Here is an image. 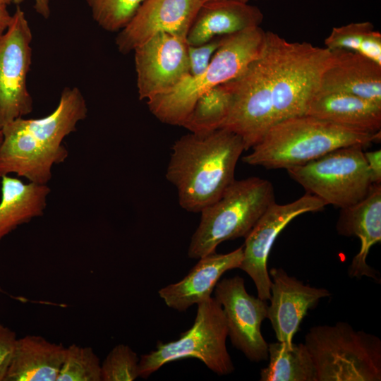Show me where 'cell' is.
Listing matches in <instances>:
<instances>
[{
  "label": "cell",
  "instance_id": "obj_5",
  "mask_svg": "<svg viewBox=\"0 0 381 381\" xmlns=\"http://www.w3.org/2000/svg\"><path fill=\"white\" fill-rule=\"evenodd\" d=\"M270 56L273 124L306 114L332 51L309 42H291L266 31Z\"/></svg>",
  "mask_w": 381,
  "mask_h": 381
},
{
  "label": "cell",
  "instance_id": "obj_27",
  "mask_svg": "<svg viewBox=\"0 0 381 381\" xmlns=\"http://www.w3.org/2000/svg\"><path fill=\"white\" fill-rule=\"evenodd\" d=\"M56 381H102L99 358L91 347L70 345Z\"/></svg>",
  "mask_w": 381,
  "mask_h": 381
},
{
  "label": "cell",
  "instance_id": "obj_4",
  "mask_svg": "<svg viewBox=\"0 0 381 381\" xmlns=\"http://www.w3.org/2000/svg\"><path fill=\"white\" fill-rule=\"evenodd\" d=\"M265 35L259 25L225 35L203 72L147 101L150 112L162 123L181 126L201 95L236 78L260 55Z\"/></svg>",
  "mask_w": 381,
  "mask_h": 381
},
{
  "label": "cell",
  "instance_id": "obj_9",
  "mask_svg": "<svg viewBox=\"0 0 381 381\" xmlns=\"http://www.w3.org/2000/svg\"><path fill=\"white\" fill-rule=\"evenodd\" d=\"M363 149L359 145L341 147L286 171L325 205L346 207L363 200L373 184Z\"/></svg>",
  "mask_w": 381,
  "mask_h": 381
},
{
  "label": "cell",
  "instance_id": "obj_26",
  "mask_svg": "<svg viewBox=\"0 0 381 381\" xmlns=\"http://www.w3.org/2000/svg\"><path fill=\"white\" fill-rule=\"evenodd\" d=\"M325 47L357 52L370 59H377L381 53V34L368 21L351 23L333 28L325 40Z\"/></svg>",
  "mask_w": 381,
  "mask_h": 381
},
{
  "label": "cell",
  "instance_id": "obj_32",
  "mask_svg": "<svg viewBox=\"0 0 381 381\" xmlns=\"http://www.w3.org/2000/svg\"><path fill=\"white\" fill-rule=\"evenodd\" d=\"M373 183H381V151L364 152Z\"/></svg>",
  "mask_w": 381,
  "mask_h": 381
},
{
  "label": "cell",
  "instance_id": "obj_11",
  "mask_svg": "<svg viewBox=\"0 0 381 381\" xmlns=\"http://www.w3.org/2000/svg\"><path fill=\"white\" fill-rule=\"evenodd\" d=\"M32 33L25 12L17 6L0 35V128L30 114L33 102L27 78L32 64Z\"/></svg>",
  "mask_w": 381,
  "mask_h": 381
},
{
  "label": "cell",
  "instance_id": "obj_30",
  "mask_svg": "<svg viewBox=\"0 0 381 381\" xmlns=\"http://www.w3.org/2000/svg\"><path fill=\"white\" fill-rule=\"evenodd\" d=\"M224 36L216 37L200 45H188V55L190 75L195 76L204 71L215 52L222 44Z\"/></svg>",
  "mask_w": 381,
  "mask_h": 381
},
{
  "label": "cell",
  "instance_id": "obj_12",
  "mask_svg": "<svg viewBox=\"0 0 381 381\" xmlns=\"http://www.w3.org/2000/svg\"><path fill=\"white\" fill-rule=\"evenodd\" d=\"M325 203L306 193L300 198L284 205L271 204L245 237L243 259L238 268L253 281L258 297L270 298L271 279L267 270V259L279 234L295 217L307 212L322 210Z\"/></svg>",
  "mask_w": 381,
  "mask_h": 381
},
{
  "label": "cell",
  "instance_id": "obj_29",
  "mask_svg": "<svg viewBox=\"0 0 381 381\" xmlns=\"http://www.w3.org/2000/svg\"><path fill=\"white\" fill-rule=\"evenodd\" d=\"M139 358L126 344L115 346L101 364L102 381H133L139 377Z\"/></svg>",
  "mask_w": 381,
  "mask_h": 381
},
{
  "label": "cell",
  "instance_id": "obj_24",
  "mask_svg": "<svg viewBox=\"0 0 381 381\" xmlns=\"http://www.w3.org/2000/svg\"><path fill=\"white\" fill-rule=\"evenodd\" d=\"M267 367L261 369V381H317L313 358L305 344H268Z\"/></svg>",
  "mask_w": 381,
  "mask_h": 381
},
{
  "label": "cell",
  "instance_id": "obj_18",
  "mask_svg": "<svg viewBox=\"0 0 381 381\" xmlns=\"http://www.w3.org/2000/svg\"><path fill=\"white\" fill-rule=\"evenodd\" d=\"M243 255V246L225 254L214 252L205 255L181 281L159 289V296L168 307L186 311L211 297L222 274L238 268Z\"/></svg>",
  "mask_w": 381,
  "mask_h": 381
},
{
  "label": "cell",
  "instance_id": "obj_33",
  "mask_svg": "<svg viewBox=\"0 0 381 381\" xmlns=\"http://www.w3.org/2000/svg\"><path fill=\"white\" fill-rule=\"evenodd\" d=\"M12 19V15L8 12L7 6L0 3V35L8 28Z\"/></svg>",
  "mask_w": 381,
  "mask_h": 381
},
{
  "label": "cell",
  "instance_id": "obj_34",
  "mask_svg": "<svg viewBox=\"0 0 381 381\" xmlns=\"http://www.w3.org/2000/svg\"><path fill=\"white\" fill-rule=\"evenodd\" d=\"M35 11L45 19L50 16L49 0H33Z\"/></svg>",
  "mask_w": 381,
  "mask_h": 381
},
{
  "label": "cell",
  "instance_id": "obj_15",
  "mask_svg": "<svg viewBox=\"0 0 381 381\" xmlns=\"http://www.w3.org/2000/svg\"><path fill=\"white\" fill-rule=\"evenodd\" d=\"M202 4L200 0H145L119 32L116 38L119 51L133 52L161 32L186 38Z\"/></svg>",
  "mask_w": 381,
  "mask_h": 381
},
{
  "label": "cell",
  "instance_id": "obj_8",
  "mask_svg": "<svg viewBox=\"0 0 381 381\" xmlns=\"http://www.w3.org/2000/svg\"><path fill=\"white\" fill-rule=\"evenodd\" d=\"M227 337L222 306L211 296L198 304L193 325L178 339L159 341L155 350L140 356L139 377L147 379L164 364L187 358L199 359L218 375L230 374L234 366L226 349Z\"/></svg>",
  "mask_w": 381,
  "mask_h": 381
},
{
  "label": "cell",
  "instance_id": "obj_10",
  "mask_svg": "<svg viewBox=\"0 0 381 381\" xmlns=\"http://www.w3.org/2000/svg\"><path fill=\"white\" fill-rule=\"evenodd\" d=\"M228 83L232 102L221 128L241 137L247 150L273 125L270 56L265 40L260 55Z\"/></svg>",
  "mask_w": 381,
  "mask_h": 381
},
{
  "label": "cell",
  "instance_id": "obj_7",
  "mask_svg": "<svg viewBox=\"0 0 381 381\" xmlns=\"http://www.w3.org/2000/svg\"><path fill=\"white\" fill-rule=\"evenodd\" d=\"M317 381H380L381 341L345 322L318 325L305 336Z\"/></svg>",
  "mask_w": 381,
  "mask_h": 381
},
{
  "label": "cell",
  "instance_id": "obj_35",
  "mask_svg": "<svg viewBox=\"0 0 381 381\" xmlns=\"http://www.w3.org/2000/svg\"><path fill=\"white\" fill-rule=\"evenodd\" d=\"M23 0H0V3L8 6L11 4H20Z\"/></svg>",
  "mask_w": 381,
  "mask_h": 381
},
{
  "label": "cell",
  "instance_id": "obj_2",
  "mask_svg": "<svg viewBox=\"0 0 381 381\" xmlns=\"http://www.w3.org/2000/svg\"><path fill=\"white\" fill-rule=\"evenodd\" d=\"M244 150L241 137L225 128L190 133L176 140L165 175L177 190L180 206L200 212L216 201L235 179Z\"/></svg>",
  "mask_w": 381,
  "mask_h": 381
},
{
  "label": "cell",
  "instance_id": "obj_38",
  "mask_svg": "<svg viewBox=\"0 0 381 381\" xmlns=\"http://www.w3.org/2000/svg\"><path fill=\"white\" fill-rule=\"evenodd\" d=\"M1 291H2V289H1V286H0V292H1Z\"/></svg>",
  "mask_w": 381,
  "mask_h": 381
},
{
  "label": "cell",
  "instance_id": "obj_36",
  "mask_svg": "<svg viewBox=\"0 0 381 381\" xmlns=\"http://www.w3.org/2000/svg\"><path fill=\"white\" fill-rule=\"evenodd\" d=\"M202 3L208 2V1H236L243 3H248L251 0H200Z\"/></svg>",
  "mask_w": 381,
  "mask_h": 381
},
{
  "label": "cell",
  "instance_id": "obj_20",
  "mask_svg": "<svg viewBox=\"0 0 381 381\" xmlns=\"http://www.w3.org/2000/svg\"><path fill=\"white\" fill-rule=\"evenodd\" d=\"M263 20L261 10L248 3L213 1L202 3L188 30V45H200L212 39L259 26Z\"/></svg>",
  "mask_w": 381,
  "mask_h": 381
},
{
  "label": "cell",
  "instance_id": "obj_6",
  "mask_svg": "<svg viewBox=\"0 0 381 381\" xmlns=\"http://www.w3.org/2000/svg\"><path fill=\"white\" fill-rule=\"evenodd\" d=\"M275 202L272 183L259 177L234 181L214 202L201 210L200 221L188 250L190 258L214 253L223 241L246 237Z\"/></svg>",
  "mask_w": 381,
  "mask_h": 381
},
{
  "label": "cell",
  "instance_id": "obj_17",
  "mask_svg": "<svg viewBox=\"0 0 381 381\" xmlns=\"http://www.w3.org/2000/svg\"><path fill=\"white\" fill-rule=\"evenodd\" d=\"M337 231L344 236H356L360 250L352 260L350 277L363 276L377 279V272L366 262L369 250L381 241V183H373L368 195L351 206L340 208Z\"/></svg>",
  "mask_w": 381,
  "mask_h": 381
},
{
  "label": "cell",
  "instance_id": "obj_37",
  "mask_svg": "<svg viewBox=\"0 0 381 381\" xmlns=\"http://www.w3.org/2000/svg\"><path fill=\"white\" fill-rule=\"evenodd\" d=\"M2 138H3L2 131H1V129L0 128V144L2 141Z\"/></svg>",
  "mask_w": 381,
  "mask_h": 381
},
{
  "label": "cell",
  "instance_id": "obj_25",
  "mask_svg": "<svg viewBox=\"0 0 381 381\" xmlns=\"http://www.w3.org/2000/svg\"><path fill=\"white\" fill-rule=\"evenodd\" d=\"M232 93L228 82L201 95L181 126L193 133H206L221 128L229 113Z\"/></svg>",
  "mask_w": 381,
  "mask_h": 381
},
{
  "label": "cell",
  "instance_id": "obj_28",
  "mask_svg": "<svg viewBox=\"0 0 381 381\" xmlns=\"http://www.w3.org/2000/svg\"><path fill=\"white\" fill-rule=\"evenodd\" d=\"M145 0H87L95 23L109 32H118L131 20Z\"/></svg>",
  "mask_w": 381,
  "mask_h": 381
},
{
  "label": "cell",
  "instance_id": "obj_13",
  "mask_svg": "<svg viewBox=\"0 0 381 381\" xmlns=\"http://www.w3.org/2000/svg\"><path fill=\"white\" fill-rule=\"evenodd\" d=\"M214 290L233 346L252 362L267 361L268 344L261 332L262 322L267 318V301L249 294L244 279L238 275L218 282Z\"/></svg>",
  "mask_w": 381,
  "mask_h": 381
},
{
  "label": "cell",
  "instance_id": "obj_21",
  "mask_svg": "<svg viewBox=\"0 0 381 381\" xmlns=\"http://www.w3.org/2000/svg\"><path fill=\"white\" fill-rule=\"evenodd\" d=\"M306 114L363 132L381 128V104L346 93L318 91Z\"/></svg>",
  "mask_w": 381,
  "mask_h": 381
},
{
  "label": "cell",
  "instance_id": "obj_1",
  "mask_svg": "<svg viewBox=\"0 0 381 381\" xmlns=\"http://www.w3.org/2000/svg\"><path fill=\"white\" fill-rule=\"evenodd\" d=\"M87 114L80 89L65 87L51 114L38 119L20 117L6 124L1 128L0 177L16 174L30 182L48 184L53 167L68 157L64 140Z\"/></svg>",
  "mask_w": 381,
  "mask_h": 381
},
{
  "label": "cell",
  "instance_id": "obj_14",
  "mask_svg": "<svg viewBox=\"0 0 381 381\" xmlns=\"http://www.w3.org/2000/svg\"><path fill=\"white\" fill-rule=\"evenodd\" d=\"M188 47L186 38L161 32L133 50L140 100L168 92L190 75Z\"/></svg>",
  "mask_w": 381,
  "mask_h": 381
},
{
  "label": "cell",
  "instance_id": "obj_19",
  "mask_svg": "<svg viewBox=\"0 0 381 381\" xmlns=\"http://www.w3.org/2000/svg\"><path fill=\"white\" fill-rule=\"evenodd\" d=\"M318 91L356 95L381 104V65L346 49H333Z\"/></svg>",
  "mask_w": 381,
  "mask_h": 381
},
{
  "label": "cell",
  "instance_id": "obj_22",
  "mask_svg": "<svg viewBox=\"0 0 381 381\" xmlns=\"http://www.w3.org/2000/svg\"><path fill=\"white\" fill-rule=\"evenodd\" d=\"M66 351L41 336L17 339L4 381H56Z\"/></svg>",
  "mask_w": 381,
  "mask_h": 381
},
{
  "label": "cell",
  "instance_id": "obj_23",
  "mask_svg": "<svg viewBox=\"0 0 381 381\" xmlns=\"http://www.w3.org/2000/svg\"><path fill=\"white\" fill-rule=\"evenodd\" d=\"M1 178L0 241L19 226L42 216L51 191L48 184L25 183L8 175Z\"/></svg>",
  "mask_w": 381,
  "mask_h": 381
},
{
  "label": "cell",
  "instance_id": "obj_16",
  "mask_svg": "<svg viewBox=\"0 0 381 381\" xmlns=\"http://www.w3.org/2000/svg\"><path fill=\"white\" fill-rule=\"evenodd\" d=\"M269 275L272 279L267 318L278 341L291 344L308 310L330 292L304 284L282 268H272Z\"/></svg>",
  "mask_w": 381,
  "mask_h": 381
},
{
  "label": "cell",
  "instance_id": "obj_31",
  "mask_svg": "<svg viewBox=\"0 0 381 381\" xmlns=\"http://www.w3.org/2000/svg\"><path fill=\"white\" fill-rule=\"evenodd\" d=\"M16 334L0 324V381H4L14 351Z\"/></svg>",
  "mask_w": 381,
  "mask_h": 381
},
{
  "label": "cell",
  "instance_id": "obj_3",
  "mask_svg": "<svg viewBox=\"0 0 381 381\" xmlns=\"http://www.w3.org/2000/svg\"><path fill=\"white\" fill-rule=\"evenodd\" d=\"M380 136V131L363 132L304 114L273 124L242 161L266 169H287L341 147H367Z\"/></svg>",
  "mask_w": 381,
  "mask_h": 381
}]
</instances>
